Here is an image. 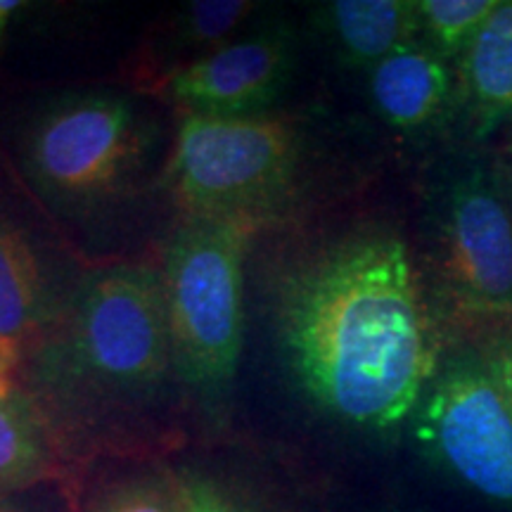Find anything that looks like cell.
<instances>
[{
  "label": "cell",
  "mask_w": 512,
  "mask_h": 512,
  "mask_svg": "<svg viewBox=\"0 0 512 512\" xmlns=\"http://www.w3.org/2000/svg\"><path fill=\"white\" fill-rule=\"evenodd\" d=\"M278 335L294 380L332 420L389 432L413 420L444 363L441 316L399 235H354L285 275Z\"/></svg>",
  "instance_id": "1"
},
{
  "label": "cell",
  "mask_w": 512,
  "mask_h": 512,
  "mask_svg": "<svg viewBox=\"0 0 512 512\" xmlns=\"http://www.w3.org/2000/svg\"><path fill=\"white\" fill-rule=\"evenodd\" d=\"M256 219H188L162 273L174 366L202 389H223L238 370L245 339V259Z\"/></svg>",
  "instance_id": "2"
},
{
  "label": "cell",
  "mask_w": 512,
  "mask_h": 512,
  "mask_svg": "<svg viewBox=\"0 0 512 512\" xmlns=\"http://www.w3.org/2000/svg\"><path fill=\"white\" fill-rule=\"evenodd\" d=\"M297 131L271 114H183L166 188L188 219L266 221L299 169Z\"/></svg>",
  "instance_id": "3"
},
{
  "label": "cell",
  "mask_w": 512,
  "mask_h": 512,
  "mask_svg": "<svg viewBox=\"0 0 512 512\" xmlns=\"http://www.w3.org/2000/svg\"><path fill=\"white\" fill-rule=\"evenodd\" d=\"M434 290L467 342L512 323V204L494 166L470 162L434 209Z\"/></svg>",
  "instance_id": "4"
},
{
  "label": "cell",
  "mask_w": 512,
  "mask_h": 512,
  "mask_svg": "<svg viewBox=\"0 0 512 512\" xmlns=\"http://www.w3.org/2000/svg\"><path fill=\"white\" fill-rule=\"evenodd\" d=\"M150 147L136 107L114 93H83L43 107L19 138V164L43 197L88 207L126 188Z\"/></svg>",
  "instance_id": "5"
},
{
  "label": "cell",
  "mask_w": 512,
  "mask_h": 512,
  "mask_svg": "<svg viewBox=\"0 0 512 512\" xmlns=\"http://www.w3.org/2000/svg\"><path fill=\"white\" fill-rule=\"evenodd\" d=\"M413 437L448 479L512 512V408L470 344L444 358L413 415Z\"/></svg>",
  "instance_id": "6"
},
{
  "label": "cell",
  "mask_w": 512,
  "mask_h": 512,
  "mask_svg": "<svg viewBox=\"0 0 512 512\" xmlns=\"http://www.w3.org/2000/svg\"><path fill=\"white\" fill-rule=\"evenodd\" d=\"M69 332L76 368L105 387H152L174 366L162 273L150 266L93 275L79 292Z\"/></svg>",
  "instance_id": "7"
},
{
  "label": "cell",
  "mask_w": 512,
  "mask_h": 512,
  "mask_svg": "<svg viewBox=\"0 0 512 512\" xmlns=\"http://www.w3.org/2000/svg\"><path fill=\"white\" fill-rule=\"evenodd\" d=\"M292 69V38L278 29L261 31L178 64L166 74L162 91L183 114L252 117L278 100Z\"/></svg>",
  "instance_id": "8"
},
{
  "label": "cell",
  "mask_w": 512,
  "mask_h": 512,
  "mask_svg": "<svg viewBox=\"0 0 512 512\" xmlns=\"http://www.w3.org/2000/svg\"><path fill=\"white\" fill-rule=\"evenodd\" d=\"M368 93L377 117L394 131H432L460 107L458 64L413 38L370 69Z\"/></svg>",
  "instance_id": "9"
},
{
  "label": "cell",
  "mask_w": 512,
  "mask_h": 512,
  "mask_svg": "<svg viewBox=\"0 0 512 512\" xmlns=\"http://www.w3.org/2000/svg\"><path fill=\"white\" fill-rule=\"evenodd\" d=\"M460 107L479 136L512 119V0H501L458 60Z\"/></svg>",
  "instance_id": "10"
},
{
  "label": "cell",
  "mask_w": 512,
  "mask_h": 512,
  "mask_svg": "<svg viewBox=\"0 0 512 512\" xmlns=\"http://www.w3.org/2000/svg\"><path fill=\"white\" fill-rule=\"evenodd\" d=\"M320 15L339 60L363 72L403 43L420 38L415 0H335Z\"/></svg>",
  "instance_id": "11"
},
{
  "label": "cell",
  "mask_w": 512,
  "mask_h": 512,
  "mask_svg": "<svg viewBox=\"0 0 512 512\" xmlns=\"http://www.w3.org/2000/svg\"><path fill=\"white\" fill-rule=\"evenodd\" d=\"M53 316L46 268L29 235L0 207V337L22 347Z\"/></svg>",
  "instance_id": "12"
},
{
  "label": "cell",
  "mask_w": 512,
  "mask_h": 512,
  "mask_svg": "<svg viewBox=\"0 0 512 512\" xmlns=\"http://www.w3.org/2000/svg\"><path fill=\"white\" fill-rule=\"evenodd\" d=\"M55 475L57 451L46 415L15 382L0 384V491L38 489Z\"/></svg>",
  "instance_id": "13"
},
{
  "label": "cell",
  "mask_w": 512,
  "mask_h": 512,
  "mask_svg": "<svg viewBox=\"0 0 512 512\" xmlns=\"http://www.w3.org/2000/svg\"><path fill=\"white\" fill-rule=\"evenodd\" d=\"M501 0H415L420 38L448 62L458 64Z\"/></svg>",
  "instance_id": "14"
},
{
  "label": "cell",
  "mask_w": 512,
  "mask_h": 512,
  "mask_svg": "<svg viewBox=\"0 0 512 512\" xmlns=\"http://www.w3.org/2000/svg\"><path fill=\"white\" fill-rule=\"evenodd\" d=\"M254 8V3H245V0H197V3H188L178 12L174 27H171L176 48L195 50L192 60L214 53L226 43L235 41V31L245 24Z\"/></svg>",
  "instance_id": "15"
},
{
  "label": "cell",
  "mask_w": 512,
  "mask_h": 512,
  "mask_svg": "<svg viewBox=\"0 0 512 512\" xmlns=\"http://www.w3.org/2000/svg\"><path fill=\"white\" fill-rule=\"evenodd\" d=\"M86 512H183L171 477H131L112 484Z\"/></svg>",
  "instance_id": "16"
},
{
  "label": "cell",
  "mask_w": 512,
  "mask_h": 512,
  "mask_svg": "<svg viewBox=\"0 0 512 512\" xmlns=\"http://www.w3.org/2000/svg\"><path fill=\"white\" fill-rule=\"evenodd\" d=\"M169 477L183 512H256L221 482L202 472L178 470Z\"/></svg>",
  "instance_id": "17"
},
{
  "label": "cell",
  "mask_w": 512,
  "mask_h": 512,
  "mask_svg": "<svg viewBox=\"0 0 512 512\" xmlns=\"http://www.w3.org/2000/svg\"><path fill=\"white\" fill-rule=\"evenodd\" d=\"M467 344L482 358L486 370L494 377L498 389L512 408V323L484 332Z\"/></svg>",
  "instance_id": "18"
},
{
  "label": "cell",
  "mask_w": 512,
  "mask_h": 512,
  "mask_svg": "<svg viewBox=\"0 0 512 512\" xmlns=\"http://www.w3.org/2000/svg\"><path fill=\"white\" fill-rule=\"evenodd\" d=\"M0 512H57V503L50 494V484L38 486L19 494H3L0 491Z\"/></svg>",
  "instance_id": "19"
},
{
  "label": "cell",
  "mask_w": 512,
  "mask_h": 512,
  "mask_svg": "<svg viewBox=\"0 0 512 512\" xmlns=\"http://www.w3.org/2000/svg\"><path fill=\"white\" fill-rule=\"evenodd\" d=\"M22 347L15 342L0 337V384L15 382V370L19 366V356H22Z\"/></svg>",
  "instance_id": "20"
},
{
  "label": "cell",
  "mask_w": 512,
  "mask_h": 512,
  "mask_svg": "<svg viewBox=\"0 0 512 512\" xmlns=\"http://www.w3.org/2000/svg\"><path fill=\"white\" fill-rule=\"evenodd\" d=\"M22 8H27V5L17 3V0H0V48H3L5 34H8L12 17H15Z\"/></svg>",
  "instance_id": "21"
}]
</instances>
